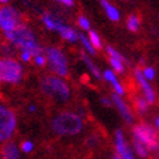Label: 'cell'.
<instances>
[{
    "instance_id": "6da1fadb",
    "label": "cell",
    "mask_w": 159,
    "mask_h": 159,
    "mask_svg": "<svg viewBox=\"0 0 159 159\" xmlns=\"http://www.w3.org/2000/svg\"><path fill=\"white\" fill-rule=\"evenodd\" d=\"M5 38L9 44L20 48L21 52H28L33 57L42 54V47L37 41L34 31L25 24H21L11 33H7Z\"/></svg>"
},
{
    "instance_id": "7a4b0ae2",
    "label": "cell",
    "mask_w": 159,
    "mask_h": 159,
    "mask_svg": "<svg viewBox=\"0 0 159 159\" xmlns=\"http://www.w3.org/2000/svg\"><path fill=\"white\" fill-rule=\"evenodd\" d=\"M51 129L59 136H76L84 129V120L76 112L64 111L52 119Z\"/></svg>"
},
{
    "instance_id": "3957f363",
    "label": "cell",
    "mask_w": 159,
    "mask_h": 159,
    "mask_svg": "<svg viewBox=\"0 0 159 159\" xmlns=\"http://www.w3.org/2000/svg\"><path fill=\"white\" fill-rule=\"evenodd\" d=\"M39 88L44 95L51 97L59 102H67L70 98V89L61 77L44 76L39 82Z\"/></svg>"
},
{
    "instance_id": "277c9868",
    "label": "cell",
    "mask_w": 159,
    "mask_h": 159,
    "mask_svg": "<svg viewBox=\"0 0 159 159\" xmlns=\"http://www.w3.org/2000/svg\"><path fill=\"white\" fill-rule=\"evenodd\" d=\"M24 77L22 64L13 57L0 59V82L2 84H20Z\"/></svg>"
},
{
    "instance_id": "5b68a950",
    "label": "cell",
    "mask_w": 159,
    "mask_h": 159,
    "mask_svg": "<svg viewBox=\"0 0 159 159\" xmlns=\"http://www.w3.org/2000/svg\"><path fill=\"white\" fill-rule=\"evenodd\" d=\"M17 128V116L9 107L0 103V142H8Z\"/></svg>"
},
{
    "instance_id": "8992f818",
    "label": "cell",
    "mask_w": 159,
    "mask_h": 159,
    "mask_svg": "<svg viewBox=\"0 0 159 159\" xmlns=\"http://www.w3.org/2000/svg\"><path fill=\"white\" fill-rule=\"evenodd\" d=\"M44 56L47 59V65L51 72L59 77H65L68 75V60L60 48L47 47Z\"/></svg>"
},
{
    "instance_id": "52a82bcc",
    "label": "cell",
    "mask_w": 159,
    "mask_h": 159,
    "mask_svg": "<svg viewBox=\"0 0 159 159\" xmlns=\"http://www.w3.org/2000/svg\"><path fill=\"white\" fill-rule=\"evenodd\" d=\"M132 133H133V138L142 142L148 149L154 150V149L159 148L158 133L149 124H137L136 127H133Z\"/></svg>"
},
{
    "instance_id": "ba28073f",
    "label": "cell",
    "mask_w": 159,
    "mask_h": 159,
    "mask_svg": "<svg viewBox=\"0 0 159 159\" xmlns=\"http://www.w3.org/2000/svg\"><path fill=\"white\" fill-rule=\"evenodd\" d=\"M21 24V13L17 9L9 5L0 7V29L4 31V34L13 31Z\"/></svg>"
},
{
    "instance_id": "9c48e42d",
    "label": "cell",
    "mask_w": 159,
    "mask_h": 159,
    "mask_svg": "<svg viewBox=\"0 0 159 159\" xmlns=\"http://www.w3.org/2000/svg\"><path fill=\"white\" fill-rule=\"evenodd\" d=\"M115 145H116V151L123 159H134V155L132 153L129 145L127 143L124 138V134L121 130H116L115 133Z\"/></svg>"
},
{
    "instance_id": "30bf717a",
    "label": "cell",
    "mask_w": 159,
    "mask_h": 159,
    "mask_svg": "<svg viewBox=\"0 0 159 159\" xmlns=\"http://www.w3.org/2000/svg\"><path fill=\"white\" fill-rule=\"evenodd\" d=\"M134 75H136L137 81H138V84H140L141 89H142V91H143L145 99H146V101L149 102V104H153V103H155V101H157L155 91L153 90V88H151L150 84L148 82V80L143 77L142 72H141L140 69H138V68H136V70H134Z\"/></svg>"
},
{
    "instance_id": "8fae6325",
    "label": "cell",
    "mask_w": 159,
    "mask_h": 159,
    "mask_svg": "<svg viewBox=\"0 0 159 159\" xmlns=\"http://www.w3.org/2000/svg\"><path fill=\"white\" fill-rule=\"evenodd\" d=\"M54 30L57 31L59 34H60L65 41H68V42L75 43V42H77V39H80L78 33L75 29H72L70 26L63 24V21H60L57 17H56V22H55V29Z\"/></svg>"
},
{
    "instance_id": "7c38bea8",
    "label": "cell",
    "mask_w": 159,
    "mask_h": 159,
    "mask_svg": "<svg viewBox=\"0 0 159 159\" xmlns=\"http://www.w3.org/2000/svg\"><path fill=\"white\" fill-rule=\"evenodd\" d=\"M112 102H114V104L116 106V108L119 110V112H120V115L123 116V119L125 121H127L128 124H132L133 123V116H132V112L129 110V106H127V103H125L120 95L117 94H114L111 97Z\"/></svg>"
},
{
    "instance_id": "4fadbf2b",
    "label": "cell",
    "mask_w": 159,
    "mask_h": 159,
    "mask_svg": "<svg viewBox=\"0 0 159 159\" xmlns=\"http://www.w3.org/2000/svg\"><path fill=\"white\" fill-rule=\"evenodd\" d=\"M0 157L2 159H20L18 148L15 142H5L0 150Z\"/></svg>"
},
{
    "instance_id": "5bb4252c",
    "label": "cell",
    "mask_w": 159,
    "mask_h": 159,
    "mask_svg": "<svg viewBox=\"0 0 159 159\" xmlns=\"http://www.w3.org/2000/svg\"><path fill=\"white\" fill-rule=\"evenodd\" d=\"M103 77L107 80L108 82L112 84V86H114V89H115V91H116V94H117V95H120V97L124 95V93H125V91H124V88H123V85L117 81L116 75L114 73V72H112V70H108V69H107V70H104Z\"/></svg>"
},
{
    "instance_id": "9a60e30c",
    "label": "cell",
    "mask_w": 159,
    "mask_h": 159,
    "mask_svg": "<svg viewBox=\"0 0 159 159\" xmlns=\"http://www.w3.org/2000/svg\"><path fill=\"white\" fill-rule=\"evenodd\" d=\"M101 4L106 11V15H107V17L111 20V21L117 22L119 20H120V13H119V11L108 2V0H101Z\"/></svg>"
},
{
    "instance_id": "2e32d148",
    "label": "cell",
    "mask_w": 159,
    "mask_h": 159,
    "mask_svg": "<svg viewBox=\"0 0 159 159\" xmlns=\"http://www.w3.org/2000/svg\"><path fill=\"white\" fill-rule=\"evenodd\" d=\"M82 60H84V63L88 65V68H89V70H90V73L93 75V76H95L97 78H101L102 77V75H101V72H99V68L97 67V65L93 63L90 59L86 56V54H82Z\"/></svg>"
},
{
    "instance_id": "e0dca14e",
    "label": "cell",
    "mask_w": 159,
    "mask_h": 159,
    "mask_svg": "<svg viewBox=\"0 0 159 159\" xmlns=\"http://www.w3.org/2000/svg\"><path fill=\"white\" fill-rule=\"evenodd\" d=\"M133 148H134V151L140 155L141 158H148L149 155V149L145 146V145L142 142H140L138 140H136V138H133Z\"/></svg>"
},
{
    "instance_id": "ac0fdd59",
    "label": "cell",
    "mask_w": 159,
    "mask_h": 159,
    "mask_svg": "<svg viewBox=\"0 0 159 159\" xmlns=\"http://www.w3.org/2000/svg\"><path fill=\"white\" fill-rule=\"evenodd\" d=\"M134 106H136V110L138 114H146L148 110H149V102L146 101L145 98H137L136 102H134Z\"/></svg>"
},
{
    "instance_id": "d6986e66",
    "label": "cell",
    "mask_w": 159,
    "mask_h": 159,
    "mask_svg": "<svg viewBox=\"0 0 159 159\" xmlns=\"http://www.w3.org/2000/svg\"><path fill=\"white\" fill-rule=\"evenodd\" d=\"M127 28L130 31H137L138 28H140V18H138L136 15H130L127 20Z\"/></svg>"
},
{
    "instance_id": "ffe728a7",
    "label": "cell",
    "mask_w": 159,
    "mask_h": 159,
    "mask_svg": "<svg viewBox=\"0 0 159 159\" xmlns=\"http://www.w3.org/2000/svg\"><path fill=\"white\" fill-rule=\"evenodd\" d=\"M89 41H90V43L93 44V47H94L95 50H99L102 47V41H101V38H99L97 31L90 30V33H89Z\"/></svg>"
},
{
    "instance_id": "44dd1931",
    "label": "cell",
    "mask_w": 159,
    "mask_h": 159,
    "mask_svg": "<svg viewBox=\"0 0 159 159\" xmlns=\"http://www.w3.org/2000/svg\"><path fill=\"white\" fill-rule=\"evenodd\" d=\"M110 64L117 73H124V60H120V59L110 56Z\"/></svg>"
},
{
    "instance_id": "7402d4cb",
    "label": "cell",
    "mask_w": 159,
    "mask_h": 159,
    "mask_svg": "<svg viewBox=\"0 0 159 159\" xmlns=\"http://www.w3.org/2000/svg\"><path fill=\"white\" fill-rule=\"evenodd\" d=\"M80 41H81V43H82V46L86 48V51L89 52L90 55H95V48L93 47V44L90 43V41L88 38H86V35H84V34H80Z\"/></svg>"
},
{
    "instance_id": "603a6c76",
    "label": "cell",
    "mask_w": 159,
    "mask_h": 159,
    "mask_svg": "<svg viewBox=\"0 0 159 159\" xmlns=\"http://www.w3.org/2000/svg\"><path fill=\"white\" fill-rule=\"evenodd\" d=\"M33 61H34V64L38 65V67H43V65L47 64V59H46V56L43 54H41V55H37L33 57Z\"/></svg>"
},
{
    "instance_id": "cb8c5ba5",
    "label": "cell",
    "mask_w": 159,
    "mask_h": 159,
    "mask_svg": "<svg viewBox=\"0 0 159 159\" xmlns=\"http://www.w3.org/2000/svg\"><path fill=\"white\" fill-rule=\"evenodd\" d=\"M142 75H143V77L148 80H154V77H155V70L151 68V67H148V68H145L143 69V72H142Z\"/></svg>"
},
{
    "instance_id": "d4e9b609",
    "label": "cell",
    "mask_w": 159,
    "mask_h": 159,
    "mask_svg": "<svg viewBox=\"0 0 159 159\" xmlns=\"http://www.w3.org/2000/svg\"><path fill=\"white\" fill-rule=\"evenodd\" d=\"M33 149H34V145H33L31 141H24L21 143V150L24 153H31Z\"/></svg>"
},
{
    "instance_id": "484cf974",
    "label": "cell",
    "mask_w": 159,
    "mask_h": 159,
    "mask_svg": "<svg viewBox=\"0 0 159 159\" xmlns=\"http://www.w3.org/2000/svg\"><path fill=\"white\" fill-rule=\"evenodd\" d=\"M78 25L81 26V28L84 29V30H89L90 29V22H89V20L86 18V17H80L78 18Z\"/></svg>"
},
{
    "instance_id": "4316f807",
    "label": "cell",
    "mask_w": 159,
    "mask_h": 159,
    "mask_svg": "<svg viewBox=\"0 0 159 159\" xmlns=\"http://www.w3.org/2000/svg\"><path fill=\"white\" fill-rule=\"evenodd\" d=\"M20 57H21V60L25 63H29L33 59V56L30 54H28V52H21V54H20Z\"/></svg>"
},
{
    "instance_id": "83f0119b",
    "label": "cell",
    "mask_w": 159,
    "mask_h": 159,
    "mask_svg": "<svg viewBox=\"0 0 159 159\" xmlns=\"http://www.w3.org/2000/svg\"><path fill=\"white\" fill-rule=\"evenodd\" d=\"M56 2L61 3V4H64V5H67V7H72V5L75 4L73 0H56Z\"/></svg>"
},
{
    "instance_id": "f1b7e54d",
    "label": "cell",
    "mask_w": 159,
    "mask_h": 159,
    "mask_svg": "<svg viewBox=\"0 0 159 159\" xmlns=\"http://www.w3.org/2000/svg\"><path fill=\"white\" fill-rule=\"evenodd\" d=\"M101 101H102V103H103L104 106H108V107L111 106V102H112V101H110V99H107V98H102Z\"/></svg>"
},
{
    "instance_id": "f546056e",
    "label": "cell",
    "mask_w": 159,
    "mask_h": 159,
    "mask_svg": "<svg viewBox=\"0 0 159 159\" xmlns=\"http://www.w3.org/2000/svg\"><path fill=\"white\" fill-rule=\"evenodd\" d=\"M155 124H157V128L159 129V116H158V117L155 119Z\"/></svg>"
},
{
    "instance_id": "4dcf8cb0",
    "label": "cell",
    "mask_w": 159,
    "mask_h": 159,
    "mask_svg": "<svg viewBox=\"0 0 159 159\" xmlns=\"http://www.w3.org/2000/svg\"><path fill=\"white\" fill-rule=\"evenodd\" d=\"M114 159H123V158L119 155V154H115V155H114Z\"/></svg>"
},
{
    "instance_id": "1f68e13d",
    "label": "cell",
    "mask_w": 159,
    "mask_h": 159,
    "mask_svg": "<svg viewBox=\"0 0 159 159\" xmlns=\"http://www.w3.org/2000/svg\"><path fill=\"white\" fill-rule=\"evenodd\" d=\"M29 111H35V107H34V106H30V107H29Z\"/></svg>"
},
{
    "instance_id": "d6a6232c",
    "label": "cell",
    "mask_w": 159,
    "mask_h": 159,
    "mask_svg": "<svg viewBox=\"0 0 159 159\" xmlns=\"http://www.w3.org/2000/svg\"><path fill=\"white\" fill-rule=\"evenodd\" d=\"M9 2V0H0V3H2V4H4V3H8Z\"/></svg>"
}]
</instances>
